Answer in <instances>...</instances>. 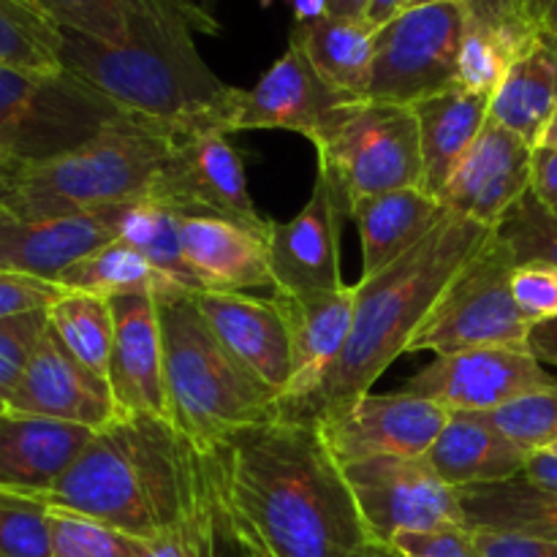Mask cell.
<instances>
[{
  "instance_id": "obj_48",
  "label": "cell",
  "mask_w": 557,
  "mask_h": 557,
  "mask_svg": "<svg viewBox=\"0 0 557 557\" xmlns=\"http://www.w3.org/2000/svg\"><path fill=\"white\" fill-rule=\"evenodd\" d=\"M30 163L22 161V158L9 156V152H0V210L9 205L11 196L16 194L20 183L25 180Z\"/></svg>"
},
{
  "instance_id": "obj_28",
  "label": "cell",
  "mask_w": 557,
  "mask_h": 557,
  "mask_svg": "<svg viewBox=\"0 0 557 557\" xmlns=\"http://www.w3.org/2000/svg\"><path fill=\"white\" fill-rule=\"evenodd\" d=\"M444 215L441 199L422 188L389 190L354 201L351 221L357 223L362 243V277L379 275L392 261L408 253Z\"/></svg>"
},
{
  "instance_id": "obj_55",
  "label": "cell",
  "mask_w": 557,
  "mask_h": 557,
  "mask_svg": "<svg viewBox=\"0 0 557 557\" xmlns=\"http://www.w3.org/2000/svg\"><path fill=\"white\" fill-rule=\"evenodd\" d=\"M430 3H444V0H411V9L413 5H430Z\"/></svg>"
},
{
  "instance_id": "obj_34",
  "label": "cell",
  "mask_w": 557,
  "mask_h": 557,
  "mask_svg": "<svg viewBox=\"0 0 557 557\" xmlns=\"http://www.w3.org/2000/svg\"><path fill=\"white\" fill-rule=\"evenodd\" d=\"M47 319L58 341L87 370L107 379L114 343L112 302L96 294L63 292L47 308Z\"/></svg>"
},
{
  "instance_id": "obj_7",
  "label": "cell",
  "mask_w": 557,
  "mask_h": 557,
  "mask_svg": "<svg viewBox=\"0 0 557 557\" xmlns=\"http://www.w3.org/2000/svg\"><path fill=\"white\" fill-rule=\"evenodd\" d=\"M120 114L109 98L69 71L0 65V152L41 163L74 150Z\"/></svg>"
},
{
  "instance_id": "obj_27",
  "label": "cell",
  "mask_w": 557,
  "mask_h": 557,
  "mask_svg": "<svg viewBox=\"0 0 557 557\" xmlns=\"http://www.w3.org/2000/svg\"><path fill=\"white\" fill-rule=\"evenodd\" d=\"M557 112V33L536 30L490 98V120L536 147Z\"/></svg>"
},
{
  "instance_id": "obj_42",
  "label": "cell",
  "mask_w": 557,
  "mask_h": 557,
  "mask_svg": "<svg viewBox=\"0 0 557 557\" xmlns=\"http://www.w3.org/2000/svg\"><path fill=\"white\" fill-rule=\"evenodd\" d=\"M392 544L406 557H479L476 539L466 525H446L428 533H400Z\"/></svg>"
},
{
  "instance_id": "obj_51",
  "label": "cell",
  "mask_w": 557,
  "mask_h": 557,
  "mask_svg": "<svg viewBox=\"0 0 557 557\" xmlns=\"http://www.w3.org/2000/svg\"><path fill=\"white\" fill-rule=\"evenodd\" d=\"M330 16H341V20H364L373 0H324Z\"/></svg>"
},
{
  "instance_id": "obj_36",
  "label": "cell",
  "mask_w": 557,
  "mask_h": 557,
  "mask_svg": "<svg viewBox=\"0 0 557 557\" xmlns=\"http://www.w3.org/2000/svg\"><path fill=\"white\" fill-rule=\"evenodd\" d=\"M482 417L528 455L547 451L557 444V386L517 397Z\"/></svg>"
},
{
  "instance_id": "obj_45",
  "label": "cell",
  "mask_w": 557,
  "mask_h": 557,
  "mask_svg": "<svg viewBox=\"0 0 557 557\" xmlns=\"http://www.w3.org/2000/svg\"><path fill=\"white\" fill-rule=\"evenodd\" d=\"M528 190L544 212L557 218V147H533L531 188Z\"/></svg>"
},
{
  "instance_id": "obj_13",
  "label": "cell",
  "mask_w": 557,
  "mask_h": 557,
  "mask_svg": "<svg viewBox=\"0 0 557 557\" xmlns=\"http://www.w3.org/2000/svg\"><path fill=\"white\" fill-rule=\"evenodd\" d=\"M449 411L411 392L359 395L326 406L313 419L337 466L381 457H424L438 441Z\"/></svg>"
},
{
  "instance_id": "obj_25",
  "label": "cell",
  "mask_w": 557,
  "mask_h": 557,
  "mask_svg": "<svg viewBox=\"0 0 557 557\" xmlns=\"http://www.w3.org/2000/svg\"><path fill=\"white\" fill-rule=\"evenodd\" d=\"M422 145V190L441 199L457 163L490 120V96L451 85L413 103Z\"/></svg>"
},
{
  "instance_id": "obj_12",
  "label": "cell",
  "mask_w": 557,
  "mask_h": 557,
  "mask_svg": "<svg viewBox=\"0 0 557 557\" xmlns=\"http://www.w3.org/2000/svg\"><path fill=\"white\" fill-rule=\"evenodd\" d=\"M370 542L428 533L462 522L460 493L435 476L424 457H381L341 466Z\"/></svg>"
},
{
  "instance_id": "obj_33",
  "label": "cell",
  "mask_w": 557,
  "mask_h": 557,
  "mask_svg": "<svg viewBox=\"0 0 557 557\" xmlns=\"http://www.w3.org/2000/svg\"><path fill=\"white\" fill-rule=\"evenodd\" d=\"M0 65L60 74V25L41 0H0Z\"/></svg>"
},
{
  "instance_id": "obj_29",
  "label": "cell",
  "mask_w": 557,
  "mask_h": 557,
  "mask_svg": "<svg viewBox=\"0 0 557 557\" xmlns=\"http://www.w3.org/2000/svg\"><path fill=\"white\" fill-rule=\"evenodd\" d=\"M292 44H297L315 69V74L351 101H368L375 58V27L364 20L321 16L315 22L294 25Z\"/></svg>"
},
{
  "instance_id": "obj_6",
  "label": "cell",
  "mask_w": 557,
  "mask_h": 557,
  "mask_svg": "<svg viewBox=\"0 0 557 557\" xmlns=\"http://www.w3.org/2000/svg\"><path fill=\"white\" fill-rule=\"evenodd\" d=\"M174 136L161 125L120 112L74 150L30 163L3 212L49 218L147 199Z\"/></svg>"
},
{
  "instance_id": "obj_32",
  "label": "cell",
  "mask_w": 557,
  "mask_h": 557,
  "mask_svg": "<svg viewBox=\"0 0 557 557\" xmlns=\"http://www.w3.org/2000/svg\"><path fill=\"white\" fill-rule=\"evenodd\" d=\"M117 223V239L145 256L158 272L174 281L188 292H205L199 277L185 261L183 232H180V215L150 199L120 205L114 210Z\"/></svg>"
},
{
  "instance_id": "obj_53",
  "label": "cell",
  "mask_w": 557,
  "mask_h": 557,
  "mask_svg": "<svg viewBox=\"0 0 557 557\" xmlns=\"http://www.w3.org/2000/svg\"><path fill=\"white\" fill-rule=\"evenodd\" d=\"M343 557H406L395 544H381V542H362L359 547H354L351 553H346Z\"/></svg>"
},
{
  "instance_id": "obj_40",
  "label": "cell",
  "mask_w": 557,
  "mask_h": 557,
  "mask_svg": "<svg viewBox=\"0 0 557 557\" xmlns=\"http://www.w3.org/2000/svg\"><path fill=\"white\" fill-rule=\"evenodd\" d=\"M49 319L47 310H33V313L11 315L0 319V400L11 397L14 386L20 384L38 341L47 332Z\"/></svg>"
},
{
  "instance_id": "obj_26",
  "label": "cell",
  "mask_w": 557,
  "mask_h": 557,
  "mask_svg": "<svg viewBox=\"0 0 557 557\" xmlns=\"http://www.w3.org/2000/svg\"><path fill=\"white\" fill-rule=\"evenodd\" d=\"M528 457V451L500 435L482 413H449L424 460L441 482L462 490L522 476Z\"/></svg>"
},
{
  "instance_id": "obj_5",
  "label": "cell",
  "mask_w": 557,
  "mask_h": 557,
  "mask_svg": "<svg viewBox=\"0 0 557 557\" xmlns=\"http://www.w3.org/2000/svg\"><path fill=\"white\" fill-rule=\"evenodd\" d=\"M158 308L169 424L196 449L212 451L237 430L281 413L277 397L212 335L190 292L158 297Z\"/></svg>"
},
{
  "instance_id": "obj_4",
  "label": "cell",
  "mask_w": 557,
  "mask_h": 557,
  "mask_svg": "<svg viewBox=\"0 0 557 557\" xmlns=\"http://www.w3.org/2000/svg\"><path fill=\"white\" fill-rule=\"evenodd\" d=\"M495 228L446 212L408 253L379 275L354 286V326L341 359L332 368L310 419L326 406L368 395L392 362L408 354L413 337L430 319L457 275L493 239Z\"/></svg>"
},
{
  "instance_id": "obj_19",
  "label": "cell",
  "mask_w": 557,
  "mask_h": 557,
  "mask_svg": "<svg viewBox=\"0 0 557 557\" xmlns=\"http://www.w3.org/2000/svg\"><path fill=\"white\" fill-rule=\"evenodd\" d=\"M533 147L515 131L487 120L441 194L451 215L495 228L531 188Z\"/></svg>"
},
{
  "instance_id": "obj_35",
  "label": "cell",
  "mask_w": 557,
  "mask_h": 557,
  "mask_svg": "<svg viewBox=\"0 0 557 557\" xmlns=\"http://www.w3.org/2000/svg\"><path fill=\"white\" fill-rule=\"evenodd\" d=\"M49 536L52 557H141L145 549V539L65 509H49Z\"/></svg>"
},
{
  "instance_id": "obj_57",
  "label": "cell",
  "mask_w": 557,
  "mask_h": 557,
  "mask_svg": "<svg viewBox=\"0 0 557 557\" xmlns=\"http://www.w3.org/2000/svg\"><path fill=\"white\" fill-rule=\"evenodd\" d=\"M5 411V406H3V400H0V413H3Z\"/></svg>"
},
{
  "instance_id": "obj_47",
  "label": "cell",
  "mask_w": 557,
  "mask_h": 557,
  "mask_svg": "<svg viewBox=\"0 0 557 557\" xmlns=\"http://www.w3.org/2000/svg\"><path fill=\"white\" fill-rule=\"evenodd\" d=\"M528 348H531L539 362L557 368V319L533 326L531 337H528Z\"/></svg>"
},
{
  "instance_id": "obj_22",
  "label": "cell",
  "mask_w": 557,
  "mask_h": 557,
  "mask_svg": "<svg viewBox=\"0 0 557 557\" xmlns=\"http://www.w3.org/2000/svg\"><path fill=\"white\" fill-rule=\"evenodd\" d=\"M114 210L49 218H16L0 210V270L58 283L69 267L117 239Z\"/></svg>"
},
{
  "instance_id": "obj_16",
  "label": "cell",
  "mask_w": 557,
  "mask_h": 557,
  "mask_svg": "<svg viewBox=\"0 0 557 557\" xmlns=\"http://www.w3.org/2000/svg\"><path fill=\"white\" fill-rule=\"evenodd\" d=\"M357 103L362 101H351L332 90L315 74L302 49L288 41V49L272 63V69L250 90H239L234 134L294 131L315 145L332 134Z\"/></svg>"
},
{
  "instance_id": "obj_8",
  "label": "cell",
  "mask_w": 557,
  "mask_h": 557,
  "mask_svg": "<svg viewBox=\"0 0 557 557\" xmlns=\"http://www.w3.org/2000/svg\"><path fill=\"white\" fill-rule=\"evenodd\" d=\"M515 267L511 250L493 234L482 253L446 288L408 354L433 351L446 357L468 348L528 346L533 326L511 294Z\"/></svg>"
},
{
  "instance_id": "obj_24",
  "label": "cell",
  "mask_w": 557,
  "mask_h": 557,
  "mask_svg": "<svg viewBox=\"0 0 557 557\" xmlns=\"http://www.w3.org/2000/svg\"><path fill=\"white\" fill-rule=\"evenodd\" d=\"M185 261L205 292H237L272 286L264 234L218 218H180Z\"/></svg>"
},
{
  "instance_id": "obj_39",
  "label": "cell",
  "mask_w": 557,
  "mask_h": 557,
  "mask_svg": "<svg viewBox=\"0 0 557 557\" xmlns=\"http://www.w3.org/2000/svg\"><path fill=\"white\" fill-rule=\"evenodd\" d=\"M41 3L60 27L107 44H123L128 38L123 0H41Z\"/></svg>"
},
{
  "instance_id": "obj_9",
  "label": "cell",
  "mask_w": 557,
  "mask_h": 557,
  "mask_svg": "<svg viewBox=\"0 0 557 557\" xmlns=\"http://www.w3.org/2000/svg\"><path fill=\"white\" fill-rule=\"evenodd\" d=\"M313 147L319 163L341 183L351 205L389 190L422 188V145L411 107L357 103Z\"/></svg>"
},
{
  "instance_id": "obj_52",
  "label": "cell",
  "mask_w": 557,
  "mask_h": 557,
  "mask_svg": "<svg viewBox=\"0 0 557 557\" xmlns=\"http://www.w3.org/2000/svg\"><path fill=\"white\" fill-rule=\"evenodd\" d=\"M292 9H294V25H305V22H315L321 16H326L324 0H292Z\"/></svg>"
},
{
  "instance_id": "obj_11",
  "label": "cell",
  "mask_w": 557,
  "mask_h": 557,
  "mask_svg": "<svg viewBox=\"0 0 557 557\" xmlns=\"http://www.w3.org/2000/svg\"><path fill=\"white\" fill-rule=\"evenodd\" d=\"M147 199L180 218H218L270 234L272 221L256 210L243 158L223 131L174 136Z\"/></svg>"
},
{
  "instance_id": "obj_41",
  "label": "cell",
  "mask_w": 557,
  "mask_h": 557,
  "mask_svg": "<svg viewBox=\"0 0 557 557\" xmlns=\"http://www.w3.org/2000/svg\"><path fill=\"white\" fill-rule=\"evenodd\" d=\"M511 294L531 326L557 319V267L549 261H522L511 272Z\"/></svg>"
},
{
  "instance_id": "obj_15",
  "label": "cell",
  "mask_w": 557,
  "mask_h": 557,
  "mask_svg": "<svg viewBox=\"0 0 557 557\" xmlns=\"http://www.w3.org/2000/svg\"><path fill=\"white\" fill-rule=\"evenodd\" d=\"M351 218V201L332 172L319 163L308 205L286 223H270L272 292L313 294L343 288L341 232Z\"/></svg>"
},
{
  "instance_id": "obj_10",
  "label": "cell",
  "mask_w": 557,
  "mask_h": 557,
  "mask_svg": "<svg viewBox=\"0 0 557 557\" xmlns=\"http://www.w3.org/2000/svg\"><path fill=\"white\" fill-rule=\"evenodd\" d=\"M466 0L413 5L375 30L368 101L413 107L457 85Z\"/></svg>"
},
{
  "instance_id": "obj_1",
  "label": "cell",
  "mask_w": 557,
  "mask_h": 557,
  "mask_svg": "<svg viewBox=\"0 0 557 557\" xmlns=\"http://www.w3.org/2000/svg\"><path fill=\"white\" fill-rule=\"evenodd\" d=\"M207 455L239 557H343L368 542L343 468L313 419L281 411Z\"/></svg>"
},
{
  "instance_id": "obj_3",
  "label": "cell",
  "mask_w": 557,
  "mask_h": 557,
  "mask_svg": "<svg viewBox=\"0 0 557 557\" xmlns=\"http://www.w3.org/2000/svg\"><path fill=\"white\" fill-rule=\"evenodd\" d=\"M183 22L128 16V38L107 44L60 27V65L120 112L161 125L172 136L234 134L239 87L226 85L201 58Z\"/></svg>"
},
{
  "instance_id": "obj_43",
  "label": "cell",
  "mask_w": 557,
  "mask_h": 557,
  "mask_svg": "<svg viewBox=\"0 0 557 557\" xmlns=\"http://www.w3.org/2000/svg\"><path fill=\"white\" fill-rule=\"evenodd\" d=\"M60 294H63V288L58 283L0 270V319L47 310Z\"/></svg>"
},
{
  "instance_id": "obj_37",
  "label": "cell",
  "mask_w": 557,
  "mask_h": 557,
  "mask_svg": "<svg viewBox=\"0 0 557 557\" xmlns=\"http://www.w3.org/2000/svg\"><path fill=\"white\" fill-rule=\"evenodd\" d=\"M0 557H52L44 500L0 490Z\"/></svg>"
},
{
  "instance_id": "obj_20",
  "label": "cell",
  "mask_w": 557,
  "mask_h": 557,
  "mask_svg": "<svg viewBox=\"0 0 557 557\" xmlns=\"http://www.w3.org/2000/svg\"><path fill=\"white\" fill-rule=\"evenodd\" d=\"M114 343L107 381L123 417L166 419L161 308L152 294L112 297Z\"/></svg>"
},
{
  "instance_id": "obj_56",
  "label": "cell",
  "mask_w": 557,
  "mask_h": 557,
  "mask_svg": "<svg viewBox=\"0 0 557 557\" xmlns=\"http://www.w3.org/2000/svg\"><path fill=\"white\" fill-rule=\"evenodd\" d=\"M547 451H549V455H555V457H557V444H555V446H549Z\"/></svg>"
},
{
  "instance_id": "obj_18",
  "label": "cell",
  "mask_w": 557,
  "mask_h": 557,
  "mask_svg": "<svg viewBox=\"0 0 557 557\" xmlns=\"http://www.w3.org/2000/svg\"><path fill=\"white\" fill-rule=\"evenodd\" d=\"M5 411L101 430L120 417L109 381L87 370L47 326Z\"/></svg>"
},
{
  "instance_id": "obj_2",
  "label": "cell",
  "mask_w": 557,
  "mask_h": 557,
  "mask_svg": "<svg viewBox=\"0 0 557 557\" xmlns=\"http://www.w3.org/2000/svg\"><path fill=\"white\" fill-rule=\"evenodd\" d=\"M41 500L145 542L223 517L210 455L166 419L123 413L92 433Z\"/></svg>"
},
{
  "instance_id": "obj_14",
  "label": "cell",
  "mask_w": 557,
  "mask_h": 557,
  "mask_svg": "<svg viewBox=\"0 0 557 557\" xmlns=\"http://www.w3.org/2000/svg\"><path fill=\"white\" fill-rule=\"evenodd\" d=\"M553 386L557 379L528 346H487L435 357L403 384V392L438 403L449 413H490Z\"/></svg>"
},
{
  "instance_id": "obj_46",
  "label": "cell",
  "mask_w": 557,
  "mask_h": 557,
  "mask_svg": "<svg viewBox=\"0 0 557 557\" xmlns=\"http://www.w3.org/2000/svg\"><path fill=\"white\" fill-rule=\"evenodd\" d=\"M522 476L536 484V487L557 495V457L549 455V451H536V455L528 457Z\"/></svg>"
},
{
  "instance_id": "obj_49",
  "label": "cell",
  "mask_w": 557,
  "mask_h": 557,
  "mask_svg": "<svg viewBox=\"0 0 557 557\" xmlns=\"http://www.w3.org/2000/svg\"><path fill=\"white\" fill-rule=\"evenodd\" d=\"M520 9L536 30L557 33V0H520Z\"/></svg>"
},
{
  "instance_id": "obj_17",
  "label": "cell",
  "mask_w": 557,
  "mask_h": 557,
  "mask_svg": "<svg viewBox=\"0 0 557 557\" xmlns=\"http://www.w3.org/2000/svg\"><path fill=\"white\" fill-rule=\"evenodd\" d=\"M354 299V286L313 294H272L292 343V384L281 400L283 413L310 419L351 335Z\"/></svg>"
},
{
  "instance_id": "obj_38",
  "label": "cell",
  "mask_w": 557,
  "mask_h": 557,
  "mask_svg": "<svg viewBox=\"0 0 557 557\" xmlns=\"http://www.w3.org/2000/svg\"><path fill=\"white\" fill-rule=\"evenodd\" d=\"M495 237L511 250L517 264L549 261L557 267V218L536 205L531 190L495 226Z\"/></svg>"
},
{
  "instance_id": "obj_31",
  "label": "cell",
  "mask_w": 557,
  "mask_h": 557,
  "mask_svg": "<svg viewBox=\"0 0 557 557\" xmlns=\"http://www.w3.org/2000/svg\"><path fill=\"white\" fill-rule=\"evenodd\" d=\"M63 292L96 294V297L112 299L125 294H152V297H169L180 292L174 281L158 272L141 253H136L123 239H112L103 248L92 250L82 261L58 277ZM188 292V288H185Z\"/></svg>"
},
{
  "instance_id": "obj_23",
  "label": "cell",
  "mask_w": 557,
  "mask_h": 557,
  "mask_svg": "<svg viewBox=\"0 0 557 557\" xmlns=\"http://www.w3.org/2000/svg\"><path fill=\"white\" fill-rule=\"evenodd\" d=\"M96 430L44 417L0 413V490L41 500Z\"/></svg>"
},
{
  "instance_id": "obj_54",
  "label": "cell",
  "mask_w": 557,
  "mask_h": 557,
  "mask_svg": "<svg viewBox=\"0 0 557 557\" xmlns=\"http://www.w3.org/2000/svg\"><path fill=\"white\" fill-rule=\"evenodd\" d=\"M539 145H547V147H557V112H555V117L549 120V125H547V131H544V136H542V141H539ZM536 145V147H539Z\"/></svg>"
},
{
  "instance_id": "obj_44",
  "label": "cell",
  "mask_w": 557,
  "mask_h": 557,
  "mask_svg": "<svg viewBox=\"0 0 557 557\" xmlns=\"http://www.w3.org/2000/svg\"><path fill=\"white\" fill-rule=\"evenodd\" d=\"M479 557H557V542L517 533L473 531Z\"/></svg>"
},
{
  "instance_id": "obj_21",
  "label": "cell",
  "mask_w": 557,
  "mask_h": 557,
  "mask_svg": "<svg viewBox=\"0 0 557 557\" xmlns=\"http://www.w3.org/2000/svg\"><path fill=\"white\" fill-rule=\"evenodd\" d=\"M190 297L221 346L281 403L292 384V343L277 305L237 292H190Z\"/></svg>"
},
{
  "instance_id": "obj_30",
  "label": "cell",
  "mask_w": 557,
  "mask_h": 557,
  "mask_svg": "<svg viewBox=\"0 0 557 557\" xmlns=\"http://www.w3.org/2000/svg\"><path fill=\"white\" fill-rule=\"evenodd\" d=\"M462 522L471 531L517 533L557 542V495L536 487L525 476L457 490Z\"/></svg>"
},
{
  "instance_id": "obj_50",
  "label": "cell",
  "mask_w": 557,
  "mask_h": 557,
  "mask_svg": "<svg viewBox=\"0 0 557 557\" xmlns=\"http://www.w3.org/2000/svg\"><path fill=\"white\" fill-rule=\"evenodd\" d=\"M408 9H411V0H373L368 9V16H364V22L379 30V27H384L386 22H392L395 16H400L403 11H408Z\"/></svg>"
}]
</instances>
